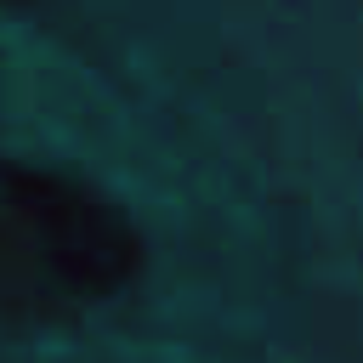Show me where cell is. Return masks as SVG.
Wrapping results in <instances>:
<instances>
[{"label":"cell","instance_id":"6da1fadb","mask_svg":"<svg viewBox=\"0 0 363 363\" xmlns=\"http://www.w3.org/2000/svg\"><path fill=\"white\" fill-rule=\"evenodd\" d=\"M0 221L62 295L102 301L142 272V233L130 216L68 170L0 159Z\"/></svg>","mask_w":363,"mask_h":363}]
</instances>
